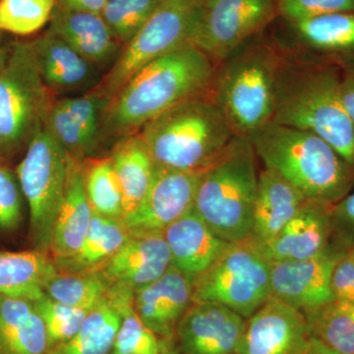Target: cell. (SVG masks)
Returning a JSON list of instances; mask_svg holds the SVG:
<instances>
[{"label": "cell", "mask_w": 354, "mask_h": 354, "mask_svg": "<svg viewBox=\"0 0 354 354\" xmlns=\"http://www.w3.org/2000/svg\"><path fill=\"white\" fill-rule=\"evenodd\" d=\"M216 66L193 44L147 65L109 101L102 118L104 141L138 133L179 102L208 92Z\"/></svg>", "instance_id": "6da1fadb"}, {"label": "cell", "mask_w": 354, "mask_h": 354, "mask_svg": "<svg viewBox=\"0 0 354 354\" xmlns=\"http://www.w3.org/2000/svg\"><path fill=\"white\" fill-rule=\"evenodd\" d=\"M341 74L335 65L283 53L272 122L316 134L354 165V128L342 102Z\"/></svg>", "instance_id": "7a4b0ae2"}, {"label": "cell", "mask_w": 354, "mask_h": 354, "mask_svg": "<svg viewBox=\"0 0 354 354\" xmlns=\"http://www.w3.org/2000/svg\"><path fill=\"white\" fill-rule=\"evenodd\" d=\"M249 138L265 169L283 177L308 201L333 206L354 188V165L313 133L271 122Z\"/></svg>", "instance_id": "3957f363"}, {"label": "cell", "mask_w": 354, "mask_h": 354, "mask_svg": "<svg viewBox=\"0 0 354 354\" xmlns=\"http://www.w3.org/2000/svg\"><path fill=\"white\" fill-rule=\"evenodd\" d=\"M138 133L156 167L186 172L206 171L236 135L211 90L167 109Z\"/></svg>", "instance_id": "277c9868"}, {"label": "cell", "mask_w": 354, "mask_h": 354, "mask_svg": "<svg viewBox=\"0 0 354 354\" xmlns=\"http://www.w3.org/2000/svg\"><path fill=\"white\" fill-rule=\"evenodd\" d=\"M283 53L258 36L216 64L211 92L236 135L251 136L272 122Z\"/></svg>", "instance_id": "5b68a950"}, {"label": "cell", "mask_w": 354, "mask_h": 354, "mask_svg": "<svg viewBox=\"0 0 354 354\" xmlns=\"http://www.w3.org/2000/svg\"><path fill=\"white\" fill-rule=\"evenodd\" d=\"M256 158L250 138L235 135L200 177L195 211L218 237L230 243L251 234L258 185Z\"/></svg>", "instance_id": "8992f818"}, {"label": "cell", "mask_w": 354, "mask_h": 354, "mask_svg": "<svg viewBox=\"0 0 354 354\" xmlns=\"http://www.w3.org/2000/svg\"><path fill=\"white\" fill-rule=\"evenodd\" d=\"M272 264L252 237L230 243L193 281L192 302L223 305L248 319L271 297Z\"/></svg>", "instance_id": "52a82bcc"}, {"label": "cell", "mask_w": 354, "mask_h": 354, "mask_svg": "<svg viewBox=\"0 0 354 354\" xmlns=\"http://www.w3.org/2000/svg\"><path fill=\"white\" fill-rule=\"evenodd\" d=\"M53 97L39 74L30 41H11L0 69V148L4 157L27 148L44 124Z\"/></svg>", "instance_id": "ba28073f"}, {"label": "cell", "mask_w": 354, "mask_h": 354, "mask_svg": "<svg viewBox=\"0 0 354 354\" xmlns=\"http://www.w3.org/2000/svg\"><path fill=\"white\" fill-rule=\"evenodd\" d=\"M69 165L70 156L44 124L28 144L24 158L16 169L21 191L29 205L30 228L37 250L50 251Z\"/></svg>", "instance_id": "9c48e42d"}, {"label": "cell", "mask_w": 354, "mask_h": 354, "mask_svg": "<svg viewBox=\"0 0 354 354\" xmlns=\"http://www.w3.org/2000/svg\"><path fill=\"white\" fill-rule=\"evenodd\" d=\"M200 0H162L113 66L92 91L111 101L137 72L158 58L191 44Z\"/></svg>", "instance_id": "30bf717a"}, {"label": "cell", "mask_w": 354, "mask_h": 354, "mask_svg": "<svg viewBox=\"0 0 354 354\" xmlns=\"http://www.w3.org/2000/svg\"><path fill=\"white\" fill-rule=\"evenodd\" d=\"M278 15L277 0H200L190 43L218 64Z\"/></svg>", "instance_id": "8fae6325"}, {"label": "cell", "mask_w": 354, "mask_h": 354, "mask_svg": "<svg viewBox=\"0 0 354 354\" xmlns=\"http://www.w3.org/2000/svg\"><path fill=\"white\" fill-rule=\"evenodd\" d=\"M288 35L274 43L297 60L354 66V12L325 14L288 22Z\"/></svg>", "instance_id": "7c38bea8"}, {"label": "cell", "mask_w": 354, "mask_h": 354, "mask_svg": "<svg viewBox=\"0 0 354 354\" xmlns=\"http://www.w3.org/2000/svg\"><path fill=\"white\" fill-rule=\"evenodd\" d=\"M351 247L335 237L323 252L308 259L272 263V297L302 312L333 301V272Z\"/></svg>", "instance_id": "4fadbf2b"}, {"label": "cell", "mask_w": 354, "mask_h": 354, "mask_svg": "<svg viewBox=\"0 0 354 354\" xmlns=\"http://www.w3.org/2000/svg\"><path fill=\"white\" fill-rule=\"evenodd\" d=\"M311 339L304 312L271 295L246 319L236 354H309Z\"/></svg>", "instance_id": "5bb4252c"}, {"label": "cell", "mask_w": 354, "mask_h": 354, "mask_svg": "<svg viewBox=\"0 0 354 354\" xmlns=\"http://www.w3.org/2000/svg\"><path fill=\"white\" fill-rule=\"evenodd\" d=\"M109 102L94 92L53 97L44 127L70 157L79 160L97 158L106 143L102 118Z\"/></svg>", "instance_id": "9a60e30c"}, {"label": "cell", "mask_w": 354, "mask_h": 354, "mask_svg": "<svg viewBox=\"0 0 354 354\" xmlns=\"http://www.w3.org/2000/svg\"><path fill=\"white\" fill-rule=\"evenodd\" d=\"M202 172L156 169L146 196L134 211L121 218L130 235L164 232L194 206Z\"/></svg>", "instance_id": "2e32d148"}, {"label": "cell", "mask_w": 354, "mask_h": 354, "mask_svg": "<svg viewBox=\"0 0 354 354\" xmlns=\"http://www.w3.org/2000/svg\"><path fill=\"white\" fill-rule=\"evenodd\" d=\"M171 267V253L164 232L130 236L122 246L94 271L109 288L135 292L157 281Z\"/></svg>", "instance_id": "e0dca14e"}, {"label": "cell", "mask_w": 354, "mask_h": 354, "mask_svg": "<svg viewBox=\"0 0 354 354\" xmlns=\"http://www.w3.org/2000/svg\"><path fill=\"white\" fill-rule=\"evenodd\" d=\"M245 323L223 305L192 302L176 325L179 348L183 354L236 353Z\"/></svg>", "instance_id": "ac0fdd59"}, {"label": "cell", "mask_w": 354, "mask_h": 354, "mask_svg": "<svg viewBox=\"0 0 354 354\" xmlns=\"http://www.w3.org/2000/svg\"><path fill=\"white\" fill-rule=\"evenodd\" d=\"M30 41L39 74L53 97L87 94L101 82V70L62 39L44 32Z\"/></svg>", "instance_id": "d6986e66"}, {"label": "cell", "mask_w": 354, "mask_h": 354, "mask_svg": "<svg viewBox=\"0 0 354 354\" xmlns=\"http://www.w3.org/2000/svg\"><path fill=\"white\" fill-rule=\"evenodd\" d=\"M46 32L62 39L104 75L115 64L123 48L101 14L74 10L57 3Z\"/></svg>", "instance_id": "ffe728a7"}, {"label": "cell", "mask_w": 354, "mask_h": 354, "mask_svg": "<svg viewBox=\"0 0 354 354\" xmlns=\"http://www.w3.org/2000/svg\"><path fill=\"white\" fill-rule=\"evenodd\" d=\"M330 207L307 201L271 241L261 244L272 263L308 259L335 241Z\"/></svg>", "instance_id": "44dd1931"}, {"label": "cell", "mask_w": 354, "mask_h": 354, "mask_svg": "<svg viewBox=\"0 0 354 354\" xmlns=\"http://www.w3.org/2000/svg\"><path fill=\"white\" fill-rule=\"evenodd\" d=\"M164 236L172 267L191 281L206 271L230 245L203 221L194 206L165 228Z\"/></svg>", "instance_id": "7402d4cb"}, {"label": "cell", "mask_w": 354, "mask_h": 354, "mask_svg": "<svg viewBox=\"0 0 354 354\" xmlns=\"http://www.w3.org/2000/svg\"><path fill=\"white\" fill-rule=\"evenodd\" d=\"M193 281L174 267L150 285L134 292L133 307L153 334L171 337L192 304Z\"/></svg>", "instance_id": "603a6c76"}, {"label": "cell", "mask_w": 354, "mask_h": 354, "mask_svg": "<svg viewBox=\"0 0 354 354\" xmlns=\"http://www.w3.org/2000/svg\"><path fill=\"white\" fill-rule=\"evenodd\" d=\"M84 169V160L70 157L64 198L53 225L48 251L55 263L78 251L90 227L94 212L86 193Z\"/></svg>", "instance_id": "cb8c5ba5"}, {"label": "cell", "mask_w": 354, "mask_h": 354, "mask_svg": "<svg viewBox=\"0 0 354 354\" xmlns=\"http://www.w3.org/2000/svg\"><path fill=\"white\" fill-rule=\"evenodd\" d=\"M307 201L283 177L264 167L258 174L250 237L261 244L271 241Z\"/></svg>", "instance_id": "d4e9b609"}, {"label": "cell", "mask_w": 354, "mask_h": 354, "mask_svg": "<svg viewBox=\"0 0 354 354\" xmlns=\"http://www.w3.org/2000/svg\"><path fill=\"white\" fill-rule=\"evenodd\" d=\"M109 158L122 191L125 216L146 196L157 167L139 133L114 141Z\"/></svg>", "instance_id": "484cf974"}, {"label": "cell", "mask_w": 354, "mask_h": 354, "mask_svg": "<svg viewBox=\"0 0 354 354\" xmlns=\"http://www.w3.org/2000/svg\"><path fill=\"white\" fill-rule=\"evenodd\" d=\"M0 354H50L43 319L32 301L0 295Z\"/></svg>", "instance_id": "4316f807"}, {"label": "cell", "mask_w": 354, "mask_h": 354, "mask_svg": "<svg viewBox=\"0 0 354 354\" xmlns=\"http://www.w3.org/2000/svg\"><path fill=\"white\" fill-rule=\"evenodd\" d=\"M58 270L50 254L39 250L0 252V295L38 301Z\"/></svg>", "instance_id": "83f0119b"}, {"label": "cell", "mask_w": 354, "mask_h": 354, "mask_svg": "<svg viewBox=\"0 0 354 354\" xmlns=\"http://www.w3.org/2000/svg\"><path fill=\"white\" fill-rule=\"evenodd\" d=\"M130 236L121 220L106 218L94 212L82 245L73 256L55 263V266L58 272L69 274L94 271L111 257Z\"/></svg>", "instance_id": "f1b7e54d"}, {"label": "cell", "mask_w": 354, "mask_h": 354, "mask_svg": "<svg viewBox=\"0 0 354 354\" xmlns=\"http://www.w3.org/2000/svg\"><path fill=\"white\" fill-rule=\"evenodd\" d=\"M121 312L113 293L94 307L70 341L50 351V354H109L120 330Z\"/></svg>", "instance_id": "f546056e"}, {"label": "cell", "mask_w": 354, "mask_h": 354, "mask_svg": "<svg viewBox=\"0 0 354 354\" xmlns=\"http://www.w3.org/2000/svg\"><path fill=\"white\" fill-rule=\"evenodd\" d=\"M312 337L339 354H354V304L335 299L304 312Z\"/></svg>", "instance_id": "4dcf8cb0"}, {"label": "cell", "mask_w": 354, "mask_h": 354, "mask_svg": "<svg viewBox=\"0 0 354 354\" xmlns=\"http://www.w3.org/2000/svg\"><path fill=\"white\" fill-rule=\"evenodd\" d=\"M84 178L88 202L95 213L121 220L123 196L118 176L109 157L84 160Z\"/></svg>", "instance_id": "1f68e13d"}, {"label": "cell", "mask_w": 354, "mask_h": 354, "mask_svg": "<svg viewBox=\"0 0 354 354\" xmlns=\"http://www.w3.org/2000/svg\"><path fill=\"white\" fill-rule=\"evenodd\" d=\"M44 291L46 297L59 304L91 311L106 297L109 286L95 272H58L48 279Z\"/></svg>", "instance_id": "d6a6232c"}, {"label": "cell", "mask_w": 354, "mask_h": 354, "mask_svg": "<svg viewBox=\"0 0 354 354\" xmlns=\"http://www.w3.org/2000/svg\"><path fill=\"white\" fill-rule=\"evenodd\" d=\"M109 291L116 297L120 306L121 324L113 351L116 354H160L157 335L143 323L133 307L134 292L129 290Z\"/></svg>", "instance_id": "836d02e7"}, {"label": "cell", "mask_w": 354, "mask_h": 354, "mask_svg": "<svg viewBox=\"0 0 354 354\" xmlns=\"http://www.w3.org/2000/svg\"><path fill=\"white\" fill-rule=\"evenodd\" d=\"M57 0H0V32L29 36L50 22Z\"/></svg>", "instance_id": "e575fe53"}, {"label": "cell", "mask_w": 354, "mask_h": 354, "mask_svg": "<svg viewBox=\"0 0 354 354\" xmlns=\"http://www.w3.org/2000/svg\"><path fill=\"white\" fill-rule=\"evenodd\" d=\"M162 0H106L101 15L122 46L129 43Z\"/></svg>", "instance_id": "d590c367"}, {"label": "cell", "mask_w": 354, "mask_h": 354, "mask_svg": "<svg viewBox=\"0 0 354 354\" xmlns=\"http://www.w3.org/2000/svg\"><path fill=\"white\" fill-rule=\"evenodd\" d=\"M32 304L43 319L50 351L70 341L80 330L90 312L66 306L46 295Z\"/></svg>", "instance_id": "8d00e7d4"}, {"label": "cell", "mask_w": 354, "mask_h": 354, "mask_svg": "<svg viewBox=\"0 0 354 354\" xmlns=\"http://www.w3.org/2000/svg\"><path fill=\"white\" fill-rule=\"evenodd\" d=\"M278 15L292 22L325 15L354 12V0H277Z\"/></svg>", "instance_id": "74e56055"}, {"label": "cell", "mask_w": 354, "mask_h": 354, "mask_svg": "<svg viewBox=\"0 0 354 354\" xmlns=\"http://www.w3.org/2000/svg\"><path fill=\"white\" fill-rule=\"evenodd\" d=\"M22 196L16 172L0 165V228L15 230L22 221Z\"/></svg>", "instance_id": "f35d334b"}, {"label": "cell", "mask_w": 354, "mask_h": 354, "mask_svg": "<svg viewBox=\"0 0 354 354\" xmlns=\"http://www.w3.org/2000/svg\"><path fill=\"white\" fill-rule=\"evenodd\" d=\"M335 237L354 247V188L341 201L330 207Z\"/></svg>", "instance_id": "ab89813d"}, {"label": "cell", "mask_w": 354, "mask_h": 354, "mask_svg": "<svg viewBox=\"0 0 354 354\" xmlns=\"http://www.w3.org/2000/svg\"><path fill=\"white\" fill-rule=\"evenodd\" d=\"M332 288L335 298L354 304V247H351L335 266Z\"/></svg>", "instance_id": "60d3db41"}, {"label": "cell", "mask_w": 354, "mask_h": 354, "mask_svg": "<svg viewBox=\"0 0 354 354\" xmlns=\"http://www.w3.org/2000/svg\"><path fill=\"white\" fill-rule=\"evenodd\" d=\"M341 97L344 111L354 128V66L342 69Z\"/></svg>", "instance_id": "b9f144b4"}, {"label": "cell", "mask_w": 354, "mask_h": 354, "mask_svg": "<svg viewBox=\"0 0 354 354\" xmlns=\"http://www.w3.org/2000/svg\"><path fill=\"white\" fill-rule=\"evenodd\" d=\"M106 0H57L59 6L74 10L101 14Z\"/></svg>", "instance_id": "7bdbcfd3"}, {"label": "cell", "mask_w": 354, "mask_h": 354, "mask_svg": "<svg viewBox=\"0 0 354 354\" xmlns=\"http://www.w3.org/2000/svg\"><path fill=\"white\" fill-rule=\"evenodd\" d=\"M10 44L11 41H7L3 32H0V69L6 64L9 50H10Z\"/></svg>", "instance_id": "ee69618b"}, {"label": "cell", "mask_w": 354, "mask_h": 354, "mask_svg": "<svg viewBox=\"0 0 354 354\" xmlns=\"http://www.w3.org/2000/svg\"><path fill=\"white\" fill-rule=\"evenodd\" d=\"M309 354H339L332 351L327 346H324L322 342L317 341V339L312 337L311 346H310Z\"/></svg>", "instance_id": "f6af8a7d"}, {"label": "cell", "mask_w": 354, "mask_h": 354, "mask_svg": "<svg viewBox=\"0 0 354 354\" xmlns=\"http://www.w3.org/2000/svg\"><path fill=\"white\" fill-rule=\"evenodd\" d=\"M4 157L3 153H2L1 148H0V158Z\"/></svg>", "instance_id": "bcb514c9"}, {"label": "cell", "mask_w": 354, "mask_h": 354, "mask_svg": "<svg viewBox=\"0 0 354 354\" xmlns=\"http://www.w3.org/2000/svg\"><path fill=\"white\" fill-rule=\"evenodd\" d=\"M109 354H116V353H114L113 351H111V353Z\"/></svg>", "instance_id": "7dc6e473"}, {"label": "cell", "mask_w": 354, "mask_h": 354, "mask_svg": "<svg viewBox=\"0 0 354 354\" xmlns=\"http://www.w3.org/2000/svg\"><path fill=\"white\" fill-rule=\"evenodd\" d=\"M234 354H236V353H234Z\"/></svg>", "instance_id": "c3c4849f"}, {"label": "cell", "mask_w": 354, "mask_h": 354, "mask_svg": "<svg viewBox=\"0 0 354 354\" xmlns=\"http://www.w3.org/2000/svg\"><path fill=\"white\" fill-rule=\"evenodd\" d=\"M309 353H310V351H309Z\"/></svg>", "instance_id": "681fc988"}]
</instances>
